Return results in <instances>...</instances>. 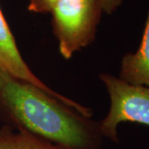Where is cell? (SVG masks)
Returning a JSON list of instances; mask_svg holds the SVG:
<instances>
[{
	"label": "cell",
	"instance_id": "6da1fadb",
	"mask_svg": "<svg viewBox=\"0 0 149 149\" xmlns=\"http://www.w3.org/2000/svg\"><path fill=\"white\" fill-rule=\"evenodd\" d=\"M0 115L12 128L61 149H100L95 122L35 85L0 70Z\"/></svg>",
	"mask_w": 149,
	"mask_h": 149
},
{
	"label": "cell",
	"instance_id": "7a4b0ae2",
	"mask_svg": "<svg viewBox=\"0 0 149 149\" xmlns=\"http://www.w3.org/2000/svg\"><path fill=\"white\" fill-rule=\"evenodd\" d=\"M102 13L99 0H58L55 3L50 12L52 24L65 59L95 41Z\"/></svg>",
	"mask_w": 149,
	"mask_h": 149
},
{
	"label": "cell",
	"instance_id": "52a82bcc",
	"mask_svg": "<svg viewBox=\"0 0 149 149\" xmlns=\"http://www.w3.org/2000/svg\"><path fill=\"white\" fill-rule=\"evenodd\" d=\"M27 8L30 12L37 13H50L58 0H28Z\"/></svg>",
	"mask_w": 149,
	"mask_h": 149
},
{
	"label": "cell",
	"instance_id": "8992f818",
	"mask_svg": "<svg viewBox=\"0 0 149 149\" xmlns=\"http://www.w3.org/2000/svg\"><path fill=\"white\" fill-rule=\"evenodd\" d=\"M0 149H61L25 131L5 126L0 129Z\"/></svg>",
	"mask_w": 149,
	"mask_h": 149
},
{
	"label": "cell",
	"instance_id": "ba28073f",
	"mask_svg": "<svg viewBox=\"0 0 149 149\" xmlns=\"http://www.w3.org/2000/svg\"><path fill=\"white\" fill-rule=\"evenodd\" d=\"M103 13L111 14L121 5L123 0H99Z\"/></svg>",
	"mask_w": 149,
	"mask_h": 149
},
{
	"label": "cell",
	"instance_id": "3957f363",
	"mask_svg": "<svg viewBox=\"0 0 149 149\" xmlns=\"http://www.w3.org/2000/svg\"><path fill=\"white\" fill-rule=\"evenodd\" d=\"M110 98V108L99 122L103 137L118 142V127L121 123H139L149 126V87L129 84L110 74H100Z\"/></svg>",
	"mask_w": 149,
	"mask_h": 149
},
{
	"label": "cell",
	"instance_id": "277c9868",
	"mask_svg": "<svg viewBox=\"0 0 149 149\" xmlns=\"http://www.w3.org/2000/svg\"><path fill=\"white\" fill-rule=\"evenodd\" d=\"M0 70L13 78L26 81L42 89L50 95L64 103L83 115L90 113V109L54 91L37 77L25 62L17 46L15 38L0 8Z\"/></svg>",
	"mask_w": 149,
	"mask_h": 149
},
{
	"label": "cell",
	"instance_id": "5b68a950",
	"mask_svg": "<svg viewBox=\"0 0 149 149\" xmlns=\"http://www.w3.org/2000/svg\"><path fill=\"white\" fill-rule=\"evenodd\" d=\"M119 78L132 85L149 87V9L139 49L123 56Z\"/></svg>",
	"mask_w": 149,
	"mask_h": 149
}]
</instances>
